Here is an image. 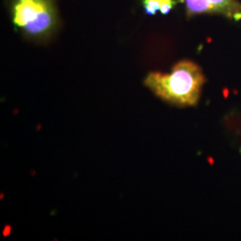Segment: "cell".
<instances>
[{
  "label": "cell",
  "instance_id": "6da1fadb",
  "mask_svg": "<svg viewBox=\"0 0 241 241\" xmlns=\"http://www.w3.org/2000/svg\"><path fill=\"white\" fill-rule=\"evenodd\" d=\"M205 77L201 67L190 60H181L170 73L152 72L144 84L156 96L177 106L196 105L201 96Z\"/></svg>",
  "mask_w": 241,
  "mask_h": 241
},
{
  "label": "cell",
  "instance_id": "7a4b0ae2",
  "mask_svg": "<svg viewBox=\"0 0 241 241\" xmlns=\"http://www.w3.org/2000/svg\"><path fill=\"white\" fill-rule=\"evenodd\" d=\"M11 13L15 28L37 41L51 37L58 25L55 0H13Z\"/></svg>",
  "mask_w": 241,
  "mask_h": 241
},
{
  "label": "cell",
  "instance_id": "3957f363",
  "mask_svg": "<svg viewBox=\"0 0 241 241\" xmlns=\"http://www.w3.org/2000/svg\"><path fill=\"white\" fill-rule=\"evenodd\" d=\"M187 18L200 15H219L238 22L241 2L238 0H185Z\"/></svg>",
  "mask_w": 241,
  "mask_h": 241
},
{
  "label": "cell",
  "instance_id": "277c9868",
  "mask_svg": "<svg viewBox=\"0 0 241 241\" xmlns=\"http://www.w3.org/2000/svg\"><path fill=\"white\" fill-rule=\"evenodd\" d=\"M160 5V12L162 15H166L171 10L179 3H183L185 0H158Z\"/></svg>",
  "mask_w": 241,
  "mask_h": 241
},
{
  "label": "cell",
  "instance_id": "5b68a950",
  "mask_svg": "<svg viewBox=\"0 0 241 241\" xmlns=\"http://www.w3.org/2000/svg\"><path fill=\"white\" fill-rule=\"evenodd\" d=\"M143 6L146 15H155L156 12L160 10L158 0H143Z\"/></svg>",
  "mask_w": 241,
  "mask_h": 241
}]
</instances>
